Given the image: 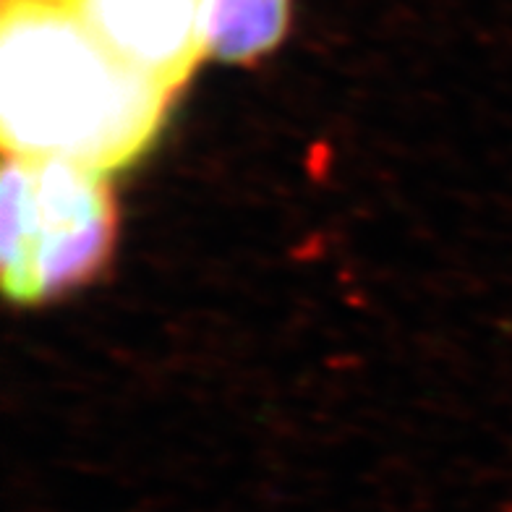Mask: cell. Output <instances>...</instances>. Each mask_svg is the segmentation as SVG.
I'll use <instances>...</instances> for the list:
<instances>
[{"label": "cell", "instance_id": "obj_4", "mask_svg": "<svg viewBox=\"0 0 512 512\" xmlns=\"http://www.w3.org/2000/svg\"><path fill=\"white\" fill-rule=\"evenodd\" d=\"M207 55L251 63L280 45L288 32L290 0H199Z\"/></svg>", "mask_w": 512, "mask_h": 512}, {"label": "cell", "instance_id": "obj_1", "mask_svg": "<svg viewBox=\"0 0 512 512\" xmlns=\"http://www.w3.org/2000/svg\"><path fill=\"white\" fill-rule=\"evenodd\" d=\"M173 95L102 48L66 0H6L0 21L6 155L66 160L108 176L147 152Z\"/></svg>", "mask_w": 512, "mask_h": 512}, {"label": "cell", "instance_id": "obj_2", "mask_svg": "<svg viewBox=\"0 0 512 512\" xmlns=\"http://www.w3.org/2000/svg\"><path fill=\"white\" fill-rule=\"evenodd\" d=\"M0 209L3 288L19 304L79 288L113 251L115 204L97 170L6 155Z\"/></svg>", "mask_w": 512, "mask_h": 512}, {"label": "cell", "instance_id": "obj_3", "mask_svg": "<svg viewBox=\"0 0 512 512\" xmlns=\"http://www.w3.org/2000/svg\"><path fill=\"white\" fill-rule=\"evenodd\" d=\"M100 45L128 68L178 89L207 53L199 0H66Z\"/></svg>", "mask_w": 512, "mask_h": 512}]
</instances>
